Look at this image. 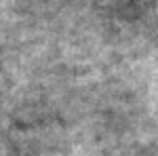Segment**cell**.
I'll return each instance as SVG.
<instances>
[]
</instances>
